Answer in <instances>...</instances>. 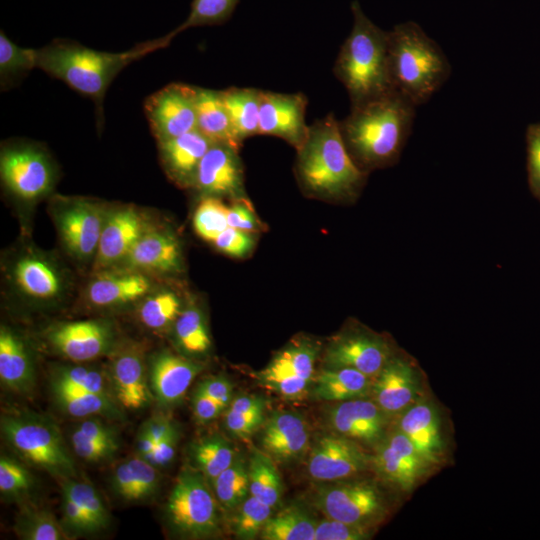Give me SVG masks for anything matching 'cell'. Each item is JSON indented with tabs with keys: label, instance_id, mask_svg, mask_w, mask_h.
I'll use <instances>...</instances> for the list:
<instances>
[{
	"label": "cell",
	"instance_id": "cell-7",
	"mask_svg": "<svg viewBox=\"0 0 540 540\" xmlns=\"http://www.w3.org/2000/svg\"><path fill=\"white\" fill-rule=\"evenodd\" d=\"M386 487L376 476L364 474L324 482L316 487L313 504L328 518L374 530L391 512Z\"/></svg>",
	"mask_w": 540,
	"mask_h": 540
},
{
	"label": "cell",
	"instance_id": "cell-45",
	"mask_svg": "<svg viewBox=\"0 0 540 540\" xmlns=\"http://www.w3.org/2000/svg\"><path fill=\"white\" fill-rule=\"evenodd\" d=\"M227 215L228 207L218 197L205 196L193 216L196 234L206 241L214 242L229 227Z\"/></svg>",
	"mask_w": 540,
	"mask_h": 540
},
{
	"label": "cell",
	"instance_id": "cell-29",
	"mask_svg": "<svg viewBox=\"0 0 540 540\" xmlns=\"http://www.w3.org/2000/svg\"><path fill=\"white\" fill-rule=\"evenodd\" d=\"M373 378L348 367H325L315 376L311 394L314 399L340 402L370 396Z\"/></svg>",
	"mask_w": 540,
	"mask_h": 540
},
{
	"label": "cell",
	"instance_id": "cell-13",
	"mask_svg": "<svg viewBox=\"0 0 540 540\" xmlns=\"http://www.w3.org/2000/svg\"><path fill=\"white\" fill-rule=\"evenodd\" d=\"M318 346L309 340L290 343L261 370L260 385L284 399L300 400L311 390Z\"/></svg>",
	"mask_w": 540,
	"mask_h": 540
},
{
	"label": "cell",
	"instance_id": "cell-30",
	"mask_svg": "<svg viewBox=\"0 0 540 540\" xmlns=\"http://www.w3.org/2000/svg\"><path fill=\"white\" fill-rule=\"evenodd\" d=\"M0 379L8 388L28 393L35 384L34 365L24 342L10 329H0Z\"/></svg>",
	"mask_w": 540,
	"mask_h": 540
},
{
	"label": "cell",
	"instance_id": "cell-16",
	"mask_svg": "<svg viewBox=\"0 0 540 540\" xmlns=\"http://www.w3.org/2000/svg\"><path fill=\"white\" fill-rule=\"evenodd\" d=\"M326 418L333 433L370 452L384 440L393 422L371 396L335 402L329 407Z\"/></svg>",
	"mask_w": 540,
	"mask_h": 540
},
{
	"label": "cell",
	"instance_id": "cell-54",
	"mask_svg": "<svg viewBox=\"0 0 540 540\" xmlns=\"http://www.w3.org/2000/svg\"><path fill=\"white\" fill-rule=\"evenodd\" d=\"M528 174L532 191L540 199V124L527 132Z\"/></svg>",
	"mask_w": 540,
	"mask_h": 540
},
{
	"label": "cell",
	"instance_id": "cell-48",
	"mask_svg": "<svg viewBox=\"0 0 540 540\" xmlns=\"http://www.w3.org/2000/svg\"><path fill=\"white\" fill-rule=\"evenodd\" d=\"M33 485V476L24 465L7 455H1L0 492L4 499L22 500L30 494Z\"/></svg>",
	"mask_w": 540,
	"mask_h": 540
},
{
	"label": "cell",
	"instance_id": "cell-18",
	"mask_svg": "<svg viewBox=\"0 0 540 540\" xmlns=\"http://www.w3.org/2000/svg\"><path fill=\"white\" fill-rule=\"evenodd\" d=\"M397 352L380 334L367 329H352L328 345L325 367H348L374 378Z\"/></svg>",
	"mask_w": 540,
	"mask_h": 540
},
{
	"label": "cell",
	"instance_id": "cell-11",
	"mask_svg": "<svg viewBox=\"0 0 540 540\" xmlns=\"http://www.w3.org/2000/svg\"><path fill=\"white\" fill-rule=\"evenodd\" d=\"M0 175L11 194L29 202L51 191L56 172L42 147L27 141H13L1 148Z\"/></svg>",
	"mask_w": 540,
	"mask_h": 540
},
{
	"label": "cell",
	"instance_id": "cell-31",
	"mask_svg": "<svg viewBox=\"0 0 540 540\" xmlns=\"http://www.w3.org/2000/svg\"><path fill=\"white\" fill-rule=\"evenodd\" d=\"M197 130L212 143H224L239 149L232 123L220 91L194 86Z\"/></svg>",
	"mask_w": 540,
	"mask_h": 540
},
{
	"label": "cell",
	"instance_id": "cell-55",
	"mask_svg": "<svg viewBox=\"0 0 540 540\" xmlns=\"http://www.w3.org/2000/svg\"><path fill=\"white\" fill-rule=\"evenodd\" d=\"M62 515L65 527L76 533L97 531L81 507L68 495L62 493Z\"/></svg>",
	"mask_w": 540,
	"mask_h": 540
},
{
	"label": "cell",
	"instance_id": "cell-42",
	"mask_svg": "<svg viewBox=\"0 0 540 540\" xmlns=\"http://www.w3.org/2000/svg\"><path fill=\"white\" fill-rule=\"evenodd\" d=\"M34 68H37L36 49L18 46L1 31L0 84L2 90L11 87Z\"/></svg>",
	"mask_w": 540,
	"mask_h": 540
},
{
	"label": "cell",
	"instance_id": "cell-24",
	"mask_svg": "<svg viewBox=\"0 0 540 540\" xmlns=\"http://www.w3.org/2000/svg\"><path fill=\"white\" fill-rule=\"evenodd\" d=\"M310 432L305 419L291 411H275L263 424L261 444L274 460L288 463L308 450Z\"/></svg>",
	"mask_w": 540,
	"mask_h": 540
},
{
	"label": "cell",
	"instance_id": "cell-28",
	"mask_svg": "<svg viewBox=\"0 0 540 540\" xmlns=\"http://www.w3.org/2000/svg\"><path fill=\"white\" fill-rule=\"evenodd\" d=\"M124 262L134 269L173 272L180 268V246L176 238L167 232L145 231Z\"/></svg>",
	"mask_w": 540,
	"mask_h": 540
},
{
	"label": "cell",
	"instance_id": "cell-56",
	"mask_svg": "<svg viewBox=\"0 0 540 540\" xmlns=\"http://www.w3.org/2000/svg\"><path fill=\"white\" fill-rule=\"evenodd\" d=\"M198 387L223 409L227 408L233 399V385L224 376L206 378L198 384Z\"/></svg>",
	"mask_w": 540,
	"mask_h": 540
},
{
	"label": "cell",
	"instance_id": "cell-37",
	"mask_svg": "<svg viewBox=\"0 0 540 540\" xmlns=\"http://www.w3.org/2000/svg\"><path fill=\"white\" fill-rule=\"evenodd\" d=\"M248 475L250 495L273 508L280 503L282 479L270 455L254 450L248 462Z\"/></svg>",
	"mask_w": 540,
	"mask_h": 540
},
{
	"label": "cell",
	"instance_id": "cell-49",
	"mask_svg": "<svg viewBox=\"0 0 540 540\" xmlns=\"http://www.w3.org/2000/svg\"><path fill=\"white\" fill-rule=\"evenodd\" d=\"M238 508L233 529L237 538L245 540L254 539L260 535L272 516L273 509L252 495L246 498Z\"/></svg>",
	"mask_w": 540,
	"mask_h": 540
},
{
	"label": "cell",
	"instance_id": "cell-26",
	"mask_svg": "<svg viewBox=\"0 0 540 540\" xmlns=\"http://www.w3.org/2000/svg\"><path fill=\"white\" fill-rule=\"evenodd\" d=\"M212 143L197 129L158 142L160 157L168 175L180 185L193 186L198 166Z\"/></svg>",
	"mask_w": 540,
	"mask_h": 540
},
{
	"label": "cell",
	"instance_id": "cell-2",
	"mask_svg": "<svg viewBox=\"0 0 540 540\" xmlns=\"http://www.w3.org/2000/svg\"><path fill=\"white\" fill-rule=\"evenodd\" d=\"M415 107L395 90L351 106L339 128L351 157L363 171L397 160L410 134Z\"/></svg>",
	"mask_w": 540,
	"mask_h": 540
},
{
	"label": "cell",
	"instance_id": "cell-60",
	"mask_svg": "<svg viewBox=\"0 0 540 540\" xmlns=\"http://www.w3.org/2000/svg\"><path fill=\"white\" fill-rule=\"evenodd\" d=\"M75 429L97 441L119 442L116 431L96 418L82 421Z\"/></svg>",
	"mask_w": 540,
	"mask_h": 540
},
{
	"label": "cell",
	"instance_id": "cell-32",
	"mask_svg": "<svg viewBox=\"0 0 540 540\" xmlns=\"http://www.w3.org/2000/svg\"><path fill=\"white\" fill-rule=\"evenodd\" d=\"M159 483L157 467L139 456L121 463L111 477L112 489L127 501H141L152 497L158 490Z\"/></svg>",
	"mask_w": 540,
	"mask_h": 540
},
{
	"label": "cell",
	"instance_id": "cell-36",
	"mask_svg": "<svg viewBox=\"0 0 540 540\" xmlns=\"http://www.w3.org/2000/svg\"><path fill=\"white\" fill-rule=\"evenodd\" d=\"M58 406L76 418L102 415L120 418L121 413L111 395L69 388H52Z\"/></svg>",
	"mask_w": 540,
	"mask_h": 540
},
{
	"label": "cell",
	"instance_id": "cell-41",
	"mask_svg": "<svg viewBox=\"0 0 540 540\" xmlns=\"http://www.w3.org/2000/svg\"><path fill=\"white\" fill-rule=\"evenodd\" d=\"M14 531L24 540H67L65 528L55 516L45 509L24 507L18 514Z\"/></svg>",
	"mask_w": 540,
	"mask_h": 540
},
{
	"label": "cell",
	"instance_id": "cell-4",
	"mask_svg": "<svg viewBox=\"0 0 540 540\" xmlns=\"http://www.w3.org/2000/svg\"><path fill=\"white\" fill-rule=\"evenodd\" d=\"M353 26L342 44L333 72L346 88L351 106L393 90L388 70L389 31L374 24L358 1L351 4Z\"/></svg>",
	"mask_w": 540,
	"mask_h": 540
},
{
	"label": "cell",
	"instance_id": "cell-19",
	"mask_svg": "<svg viewBox=\"0 0 540 540\" xmlns=\"http://www.w3.org/2000/svg\"><path fill=\"white\" fill-rule=\"evenodd\" d=\"M307 104V97L301 92L262 90L258 134L282 138L298 150L310 127L305 121Z\"/></svg>",
	"mask_w": 540,
	"mask_h": 540
},
{
	"label": "cell",
	"instance_id": "cell-47",
	"mask_svg": "<svg viewBox=\"0 0 540 540\" xmlns=\"http://www.w3.org/2000/svg\"><path fill=\"white\" fill-rule=\"evenodd\" d=\"M62 493L73 499L98 530L107 526L108 511L97 490L89 483L73 479L63 480Z\"/></svg>",
	"mask_w": 540,
	"mask_h": 540
},
{
	"label": "cell",
	"instance_id": "cell-59",
	"mask_svg": "<svg viewBox=\"0 0 540 540\" xmlns=\"http://www.w3.org/2000/svg\"><path fill=\"white\" fill-rule=\"evenodd\" d=\"M178 440L179 431L176 427L171 433L157 443L153 452L145 460L157 468L168 465L175 457Z\"/></svg>",
	"mask_w": 540,
	"mask_h": 540
},
{
	"label": "cell",
	"instance_id": "cell-15",
	"mask_svg": "<svg viewBox=\"0 0 540 540\" xmlns=\"http://www.w3.org/2000/svg\"><path fill=\"white\" fill-rule=\"evenodd\" d=\"M371 462L372 452L332 432L319 437L313 444L307 471L317 482H334L371 471Z\"/></svg>",
	"mask_w": 540,
	"mask_h": 540
},
{
	"label": "cell",
	"instance_id": "cell-58",
	"mask_svg": "<svg viewBox=\"0 0 540 540\" xmlns=\"http://www.w3.org/2000/svg\"><path fill=\"white\" fill-rule=\"evenodd\" d=\"M227 220L229 227L247 232L254 231L258 226L253 209L244 200H238L228 207Z\"/></svg>",
	"mask_w": 540,
	"mask_h": 540
},
{
	"label": "cell",
	"instance_id": "cell-12",
	"mask_svg": "<svg viewBox=\"0 0 540 540\" xmlns=\"http://www.w3.org/2000/svg\"><path fill=\"white\" fill-rule=\"evenodd\" d=\"M429 392L416 359L397 351L373 378L370 396L393 420Z\"/></svg>",
	"mask_w": 540,
	"mask_h": 540
},
{
	"label": "cell",
	"instance_id": "cell-44",
	"mask_svg": "<svg viewBox=\"0 0 540 540\" xmlns=\"http://www.w3.org/2000/svg\"><path fill=\"white\" fill-rule=\"evenodd\" d=\"M181 313V303L175 293L163 291L147 298L141 305V322L153 330H162L175 323Z\"/></svg>",
	"mask_w": 540,
	"mask_h": 540
},
{
	"label": "cell",
	"instance_id": "cell-22",
	"mask_svg": "<svg viewBox=\"0 0 540 540\" xmlns=\"http://www.w3.org/2000/svg\"><path fill=\"white\" fill-rule=\"evenodd\" d=\"M203 368V364L169 351L156 354L149 371L153 396L162 407L178 405Z\"/></svg>",
	"mask_w": 540,
	"mask_h": 540
},
{
	"label": "cell",
	"instance_id": "cell-9",
	"mask_svg": "<svg viewBox=\"0 0 540 540\" xmlns=\"http://www.w3.org/2000/svg\"><path fill=\"white\" fill-rule=\"evenodd\" d=\"M392 424L437 470L449 464L453 449L449 421L431 392L394 418Z\"/></svg>",
	"mask_w": 540,
	"mask_h": 540
},
{
	"label": "cell",
	"instance_id": "cell-61",
	"mask_svg": "<svg viewBox=\"0 0 540 540\" xmlns=\"http://www.w3.org/2000/svg\"><path fill=\"white\" fill-rule=\"evenodd\" d=\"M177 426L168 417L158 415L153 416L147 420L141 429L145 430L156 442H160L169 433H171Z\"/></svg>",
	"mask_w": 540,
	"mask_h": 540
},
{
	"label": "cell",
	"instance_id": "cell-35",
	"mask_svg": "<svg viewBox=\"0 0 540 540\" xmlns=\"http://www.w3.org/2000/svg\"><path fill=\"white\" fill-rule=\"evenodd\" d=\"M316 524L305 509L291 505L269 518L260 537L264 540H315Z\"/></svg>",
	"mask_w": 540,
	"mask_h": 540
},
{
	"label": "cell",
	"instance_id": "cell-6",
	"mask_svg": "<svg viewBox=\"0 0 540 540\" xmlns=\"http://www.w3.org/2000/svg\"><path fill=\"white\" fill-rule=\"evenodd\" d=\"M1 433L25 461L62 480L77 470L57 425L43 415L19 412L1 417Z\"/></svg>",
	"mask_w": 540,
	"mask_h": 540
},
{
	"label": "cell",
	"instance_id": "cell-39",
	"mask_svg": "<svg viewBox=\"0 0 540 540\" xmlns=\"http://www.w3.org/2000/svg\"><path fill=\"white\" fill-rule=\"evenodd\" d=\"M174 335L178 347L190 356L204 355L211 347L204 316L195 307L181 311L174 323Z\"/></svg>",
	"mask_w": 540,
	"mask_h": 540
},
{
	"label": "cell",
	"instance_id": "cell-27",
	"mask_svg": "<svg viewBox=\"0 0 540 540\" xmlns=\"http://www.w3.org/2000/svg\"><path fill=\"white\" fill-rule=\"evenodd\" d=\"M150 281L138 272L100 271L87 289V297L98 307L121 306L142 298L150 289Z\"/></svg>",
	"mask_w": 540,
	"mask_h": 540
},
{
	"label": "cell",
	"instance_id": "cell-21",
	"mask_svg": "<svg viewBox=\"0 0 540 540\" xmlns=\"http://www.w3.org/2000/svg\"><path fill=\"white\" fill-rule=\"evenodd\" d=\"M52 346L74 362H85L102 356L113 343L111 327L99 320L61 323L48 333Z\"/></svg>",
	"mask_w": 540,
	"mask_h": 540
},
{
	"label": "cell",
	"instance_id": "cell-43",
	"mask_svg": "<svg viewBox=\"0 0 540 540\" xmlns=\"http://www.w3.org/2000/svg\"><path fill=\"white\" fill-rule=\"evenodd\" d=\"M238 2L239 0H193L185 21L170 33L175 37L189 28L223 24L231 17Z\"/></svg>",
	"mask_w": 540,
	"mask_h": 540
},
{
	"label": "cell",
	"instance_id": "cell-33",
	"mask_svg": "<svg viewBox=\"0 0 540 540\" xmlns=\"http://www.w3.org/2000/svg\"><path fill=\"white\" fill-rule=\"evenodd\" d=\"M17 286L27 296L37 300L58 297L62 283L57 270L47 261L36 256L19 259L13 269Z\"/></svg>",
	"mask_w": 540,
	"mask_h": 540
},
{
	"label": "cell",
	"instance_id": "cell-10",
	"mask_svg": "<svg viewBox=\"0 0 540 540\" xmlns=\"http://www.w3.org/2000/svg\"><path fill=\"white\" fill-rule=\"evenodd\" d=\"M371 471L397 495L408 496L438 470L392 424L387 436L372 451Z\"/></svg>",
	"mask_w": 540,
	"mask_h": 540
},
{
	"label": "cell",
	"instance_id": "cell-25",
	"mask_svg": "<svg viewBox=\"0 0 540 540\" xmlns=\"http://www.w3.org/2000/svg\"><path fill=\"white\" fill-rule=\"evenodd\" d=\"M110 378L114 396L121 406L140 410L150 403L153 394L148 386L144 358L138 347H126L114 356Z\"/></svg>",
	"mask_w": 540,
	"mask_h": 540
},
{
	"label": "cell",
	"instance_id": "cell-51",
	"mask_svg": "<svg viewBox=\"0 0 540 540\" xmlns=\"http://www.w3.org/2000/svg\"><path fill=\"white\" fill-rule=\"evenodd\" d=\"M71 445L78 457L89 462L108 460L119 449V442L97 441L76 429L71 434Z\"/></svg>",
	"mask_w": 540,
	"mask_h": 540
},
{
	"label": "cell",
	"instance_id": "cell-34",
	"mask_svg": "<svg viewBox=\"0 0 540 540\" xmlns=\"http://www.w3.org/2000/svg\"><path fill=\"white\" fill-rule=\"evenodd\" d=\"M230 117L237 141L259 133V114L262 90L231 87L220 91Z\"/></svg>",
	"mask_w": 540,
	"mask_h": 540
},
{
	"label": "cell",
	"instance_id": "cell-50",
	"mask_svg": "<svg viewBox=\"0 0 540 540\" xmlns=\"http://www.w3.org/2000/svg\"><path fill=\"white\" fill-rule=\"evenodd\" d=\"M374 530L326 517L317 522L315 540H367Z\"/></svg>",
	"mask_w": 540,
	"mask_h": 540
},
{
	"label": "cell",
	"instance_id": "cell-52",
	"mask_svg": "<svg viewBox=\"0 0 540 540\" xmlns=\"http://www.w3.org/2000/svg\"><path fill=\"white\" fill-rule=\"evenodd\" d=\"M265 409L241 413L227 409L225 414V427L235 437L248 438L261 425L264 424Z\"/></svg>",
	"mask_w": 540,
	"mask_h": 540
},
{
	"label": "cell",
	"instance_id": "cell-20",
	"mask_svg": "<svg viewBox=\"0 0 540 540\" xmlns=\"http://www.w3.org/2000/svg\"><path fill=\"white\" fill-rule=\"evenodd\" d=\"M193 186L205 196H239L243 192V167L238 148L212 144L198 166Z\"/></svg>",
	"mask_w": 540,
	"mask_h": 540
},
{
	"label": "cell",
	"instance_id": "cell-53",
	"mask_svg": "<svg viewBox=\"0 0 540 540\" xmlns=\"http://www.w3.org/2000/svg\"><path fill=\"white\" fill-rule=\"evenodd\" d=\"M213 243L225 254L244 257L252 250L254 239L247 231L227 227Z\"/></svg>",
	"mask_w": 540,
	"mask_h": 540
},
{
	"label": "cell",
	"instance_id": "cell-8",
	"mask_svg": "<svg viewBox=\"0 0 540 540\" xmlns=\"http://www.w3.org/2000/svg\"><path fill=\"white\" fill-rule=\"evenodd\" d=\"M200 471L183 469L169 494L166 518L174 531L188 538H206L219 530L217 499Z\"/></svg>",
	"mask_w": 540,
	"mask_h": 540
},
{
	"label": "cell",
	"instance_id": "cell-57",
	"mask_svg": "<svg viewBox=\"0 0 540 540\" xmlns=\"http://www.w3.org/2000/svg\"><path fill=\"white\" fill-rule=\"evenodd\" d=\"M192 410L199 423H208L216 419L224 409L197 386L192 396Z\"/></svg>",
	"mask_w": 540,
	"mask_h": 540
},
{
	"label": "cell",
	"instance_id": "cell-17",
	"mask_svg": "<svg viewBox=\"0 0 540 540\" xmlns=\"http://www.w3.org/2000/svg\"><path fill=\"white\" fill-rule=\"evenodd\" d=\"M144 111L157 142L197 129L192 85L171 83L164 86L146 99Z\"/></svg>",
	"mask_w": 540,
	"mask_h": 540
},
{
	"label": "cell",
	"instance_id": "cell-62",
	"mask_svg": "<svg viewBox=\"0 0 540 540\" xmlns=\"http://www.w3.org/2000/svg\"><path fill=\"white\" fill-rule=\"evenodd\" d=\"M156 442L143 429L140 428L136 439V451L139 457L146 459L155 449Z\"/></svg>",
	"mask_w": 540,
	"mask_h": 540
},
{
	"label": "cell",
	"instance_id": "cell-3",
	"mask_svg": "<svg viewBox=\"0 0 540 540\" xmlns=\"http://www.w3.org/2000/svg\"><path fill=\"white\" fill-rule=\"evenodd\" d=\"M296 171L309 193L332 199L353 197L365 180V171L351 157L332 113L310 125L298 149Z\"/></svg>",
	"mask_w": 540,
	"mask_h": 540
},
{
	"label": "cell",
	"instance_id": "cell-1",
	"mask_svg": "<svg viewBox=\"0 0 540 540\" xmlns=\"http://www.w3.org/2000/svg\"><path fill=\"white\" fill-rule=\"evenodd\" d=\"M172 40L169 32L123 52H106L72 40L55 39L36 49L37 68L91 98L102 118L104 96L116 76L129 64L165 48Z\"/></svg>",
	"mask_w": 540,
	"mask_h": 540
},
{
	"label": "cell",
	"instance_id": "cell-38",
	"mask_svg": "<svg viewBox=\"0 0 540 540\" xmlns=\"http://www.w3.org/2000/svg\"><path fill=\"white\" fill-rule=\"evenodd\" d=\"M191 455L197 470L203 474L210 486L236 457L232 444L219 434L204 437L194 443Z\"/></svg>",
	"mask_w": 540,
	"mask_h": 540
},
{
	"label": "cell",
	"instance_id": "cell-23",
	"mask_svg": "<svg viewBox=\"0 0 540 540\" xmlns=\"http://www.w3.org/2000/svg\"><path fill=\"white\" fill-rule=\"evenodd\" d=\"M145 227L133 207H122L106 216L95 254V269L105 270L124 261L144 234Z\"/></svg>",
	"mask_w": 540,
	"mask_h": 540
},
{
	"label": "cell",
	"instance_id": "cell-46",
	"mask_svg": "<svg viewBox=\"0 0 540 540\" xmlns=\"http://www.w3.org/2000/svg\"><path fill=\"white\" fill-rule=\"evenodd\" d=\"M52 388H69L110 395L103 375L94 369L77 365H64L54 369Z\"/></svg>",
	"mask_w": 540,
	"mask_h": 540
},
{
	"label": "cell",
	"instance_id": "cell-40",
	"mask_svg": "<svg viewBox=\"0 0 540 540\" xmlns=\"http://www.w3.org/2000/svg\"><path fill=\"white\" fill-rule=\"evenodd\" d=\"M211 487L225 510L238 508L249 493L248 463L236 455L232 464L216 477Z\"/></svg>",
	"mask_w": 540,
	"mask_h": 540
},
{
	"label": "cell",
	"instance_id": "cell-5",
	"mask_svg": "<svg viewBox=\"0 0 540 540\" xmlns=\"http://www.w3.org/2000/svg\"><path fill=\"white\" fill-rule=\"evenodd\" d=\"M388 70L393 90L417 106L444 84L451 67L438 44L407 21L389 31Z\"/></svg>",
	"mask_w": 540,
	"mask_h": 540
},
{
	"label": "cell",
	"instance_id": "cell-14",
	"mask_svg": "<svg viewBox=\"0 0 540 540\" xmlns=\"http://www.w3.org/2000/svg\"><path fill=\"white\" fill-rule=\"evenodd\" d=\"M55 222L67 251L79 260L95 256L106 216L103 208L84 198L58 197Z\"/></svg>",
	"mask_w": 540,
	"mask_h": 540
}]
</instances>
